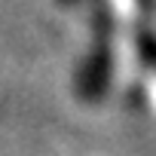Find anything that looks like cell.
Wrapping results in <instances>:
<instances>
[{
    "instance_id": "cell-1",
    "label": "cell",
    "mask_w": 156,
    "mask_h": 156,
    "mask_svg": "<svg viewBox=\"0 0 156 156\" xmlns=\"http://www.w3.org/2000/svg\"><path fill=\"white\" fill-rule=\"evenodd\" d=\"M110 6H113V12H116L119 22L135 25V19H138L141 9H144V0H110Z\"/></svg>"
}]
</instances>
